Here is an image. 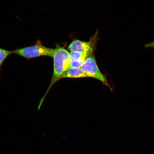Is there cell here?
<instances>
[{"instance_id":"obj_1","label":"cell","mask_w":154,"mask_h":154,"mask_svg":"<svg viewBox=\"0 0 154 154\" xmlns=\"http://www.w3.org/2000/svg\"><path fill=\"white\" fill-rule=\"evenodd\" d=\"M52 57L53 58V72L50 85L45 96L42 98L43 100L52 86L62 78L63 74L69 68L70 62V54L62 47H58L55 49Z\"/></svg>"},{"instance_id":"obj_2","label":"cell","mask_w":154,"mask_h":154,"mask_svg":"<svg viewBox=\"0 0 154 154\" xmlns=\"http://www.w3.org/2000/svg\"><path fill=\"white\" fill-rule=\"evenodd\" d=\"M55 49L46 47L38 42L35 45L11 51L12 54L21 56L27 58H32L46 56L53 57Z\"/></svg>"},{"instance_id":"obj_3","label":"cell","mask_w":154,"mask_h":154,"mask_svg":"<svg viewBox=\"0 0 154 154\" xmlns=\"http://www.w3.org/2000/svg\"><path fill=\"white\" fill-rule=\"evenodd\" d=\"M87 77L95 78L109 86L107 80L99 70L94 56L91 55L87 57L81 67Z\"/></svg>"},{"instance_id":"obj_4","label":"cell","mask_w":154,"mask_h":154,"mask_svg":"<svg viewBox=\"0 0 154 154\" xmlns=\"http://www.w3.org/2000/svg\"><path fill=\"white\" fill-rule=\"evenodd\" d=\"M68 48L71 51L80 52L86 55L87 57L92 55V45L90 42H86L76 40L72 42Z\"/></svg>"},{"instance_id":"obj_5","label":"cell","mask_w":154,"mask_h":154,"mask_svg":"<svg viewBox=\"0 0 154 154\" xmlns=\"http://www.w3.org/2000/svg\"><path fill=\"white\" fill-rule=\"evenodd\" d=\"M87 77L81 67H70L63 74L62 78Z\"/></svg>"},{"instance_id":"obj_6","label":"cell","mask_w":154,"mask_h":154,"mask_svg":"<svg viewBox=\"0 0 154 154\" xmlns=\"http://www.w3.org/2000/svg\"><path fill=\"white\" fill-rule=\"evenodd\" d=\"M11 52L6 49L0 48V72L4 62L10 54Z\"/></svg>"},{"instance_id":"obj_7","label":"cell","mask_w":154,"mask_h":154,"mask_svg":"<svg viewBox=\"0 0 154 154\" xmlns=\"http://www.w3.org/2000/svg\"><path fill=\"white\" fill-rule=\"evenodd\" d=\"M70 55V62L78 60L83 58L86 59L87 57L85 54L76 51L71 52Z\"/></svg>"},{"instance_id":"obj_8","label":"cell","mask_w":154,"mask_h":154,"mask_svg":"<svg viewBox=\"0 0 154 154\" xmlns=\"http://www.w3.org/2000/svg\"><path fill=\"white\" fill-rule=\"evenodd\" d=\"M86 59L83 58L78 60L70 62L69 68L81 67L84 62Z\"/></svg>"},{"instance_id":"obj_9","label":"cell","mask_w":154,"mask_h":154,"mask_svg":"<svg viewBox=\"0 0 154 154\" xmlns=\"http://www.w3.org/2000/svg\"><path fill=\"white\" fill-rule=\"evenodd\" d=\"M144 46L146 48H154V41L145 44Z\"/></svg>"}]
</instances>
